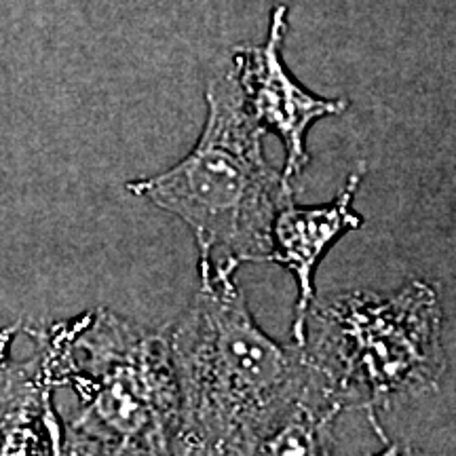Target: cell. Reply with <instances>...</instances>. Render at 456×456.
<instances>
[{
	"label": "cell",
	"instance_id": "6da1fadb",
	"mask_svg": "<svg viewBox=\"0 0 456 456\" xmlns=\"http://www.w3.org/2000/svg\"><path fill=\"white\" fill-rule=\"evenodd\" d=\"M167 336L180 391L171 454L332 452L340 412L302 346L254 322L237 279L201 288Z\"/></svg>",
	"mask_w": 456,
	"mask_h": 456
},
{
	"label": "cell",
	"instance_id": "7a4b0ae2",
	"mask_svg": "<svg viewBox=\"0 0 456 456\" xmlns=\"http://www.w3.org/2000/svg\"><path fill=\"white\" fill-rule=\"evenodd\" d=\"M208 117L195 148L163 174L127 191L191 228L201 288L235 281L243 265L266 262L279 205L294 186L265 155V127L245 110L231 68L209 81Z\"/></svg>",
	"mask_w": 456,
	"mask_h": 456
},
{
	"label": "cell",
	"instance_id": "8992f818",
	"mask_svg": "<svg viewBox=\"0 0 456 456\" xmlns=\"http://www.w3.org/2000/svg\"><path fill=\"white\" fill-rule=\"evenodd\" d=\"M366 171H353L346 184L330 203L298 205L294 192H289L279 205L271 228V254L273 265L283 266L298 283V298L292 322V342H305V323L309 309L315 300V271L330 249L342 237L359 231L363 224L362 214L353 208L359 186Z\"/></svg>",
	"mask_w": 456,
	"mask_h": 456
},
{
	"label": "cell",
	"instance_id": "277c9868",
	"mask_svg": "<svg viewBox=\"0 0 456 456\" xmlns=\"http://www.w3.org/2000/svg\"><path fill=\"white\" fill-rule=\"evenodd\" d=\"M436 289L410 281L391 294L353 289L313 300L305 353L319 389L338 410H362L387 440L379 412L437 385L446 368Z\"/></svg>",
	"mask_w": 456,
	"mask_h": 456
},
{
	"label": "cell",
	"instance_id": "3957f363",
	"mask_svg": "<svg viewBox=\"0 0 456 456\" xmlns=\"http://www.w3.org/2000/svg\"><path fill=\"white\" fill-rule=\"evenodd\" d=\"M45 362L77 408L61 423L68 454H171L180 391L169 336L94 311L53 328Z\"/></svg>",
	"mask_w": 456,
	"mask_h": 456
},
{
	"label": "cell",
	"instance_id": "5b68a950",
	"mask_svg": "<svg viewBox=\"0 0 456 456\" xmlns=\"http://www.w3.org/2000/svg\"><path fill=\"white\" fill-rule=\"evenodd\" d=\"M288 32V7L279 4L271 13L269 37L262 45L237 47L231 72L245 110L265 131L279 135L285 148L283 182L294 186L311 161L306 134L319 118L342 114L349 102L319 98L292 77L283 64V38Z\"/></svg>",
	"mask_w": 456,
	"mask_h": 456
}]
</instances>
